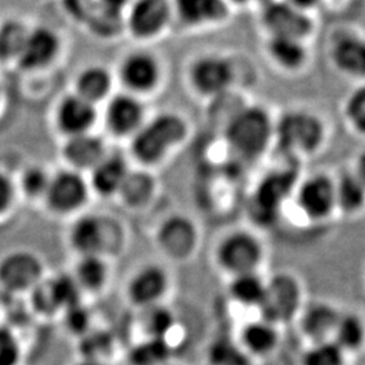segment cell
<instances>
[{
  "mask_svg": "<svg viewBox=\"0 0 365 365\" xmlns=\"http://www.w3.org/2000/svg\"><path fill=\"white\" fill-rule=\"evenodd\" d=\"M329 140L327 118L307 106H289L274 117V149L287 160L318 156Z\"/></svg>",
  "mask_w": 365,
  "mask_h": 365,
  "instance_id": "obj_1",
  "label": "cell"
},
{
  "mask_svg": "<svg viewBox=\"0 0 365 365\" xmlns=\"http://www.w3.org/2000/svg\"><path fill=\"white\" fill-rule=\"evenodd\" d=\"M274 117L262 103H242L223 123V141L237 158L253 163L274 149Z\"/></svg>",
  "mask_w": 365,
  "mask_h": 365,
  "instance_id": "obj_2",
  "label": "cell"
},
{
  "mask_svg": "<svg viewBox=\"0 0 365 365\" xmlns=\"http://www.w3.org/2000/svg\"><path fill=\"white\" fill-rule=\"evenodd\" d=\"M244 68L247 66L233 53H199L187 66V83L199 99L217 102L245 84L249 76L248 69Z\"/></svg>",
  "mask_w": 365,
  "mask_h": 365,
  "instance_id": "obj_3",
  "label": "cell"
},
{
  "mask_svg": "<svg viewBox=\"0 0 365 365\" xmlns=\"http://www.w3.org/2000/svg\"><path fill=\"white\" fill-rule=\"evenodd\" d=\"M190 122L176 111H163L133 135L131 153L143 167H155L187 143Z\"/></svg>",
  "mask_w": 365,
  "mask_h": 365,
  "instance_id": "obj_4",
  "label": "cell"
},
{
  "mask_svg": "<svg viewBox=\"0 0 365 365\" xmlns=\"http://www.w3.org/2000/svg\"><path fill=\"white\" fill-rule=\"evenodd\" d=\"M68 244L78 257H117L126 244V230L117 218L103 214H80L68 230Z\"/></svg>",
  "mask_w": 365,
  "mask_h": 365,
  "instance_id": "obj_5",
  "label": "cell"
},
{
  "mask_svg": "<svg viewBox=\"0 0 365 365\" xmlns=\"http://www.w3.org/2000/svg\"><path fill=\"white\" fill-rule=\"evenodd\" d=\"M327 58L330 68L354 84L365 81V33L357 27H339L329 34Z\"/></svg>",
  "mask_w": 365,
  "mask_h": 365,
  "instance_id": "obj_6",
  "label": "cell"
},
{
  "mask_svg": "<svg viewBox=\"0 0 365 365\" xmlns=\"http://www.w3.org/2000/svg\"><path fill=\"white\" fill-rule=\"evenodd\" d=\"M259 24L264 37L300 39L310 42L315 34V19L286 0H265Z\"/></svg>",
  "mask_w": 365,
  "mask_h": 365,
  "instance_id": "obj_7",
  "label": "cell"
},
{
  "mask_svg": "<svg viewBox=\"0 0 365 365\" xmlns=\"http://www.w3.org/2000/svg\"><path fill=\"white\" fill-rule=\"evenodd\" d=\"M45 276V262L34 250L13 249L0 256V289L9 295H29Z\"/></svg>",
  "mask_w": 365,
  "mask_h": 365,
  "instance_id": "obj_8",
  "label": "cell"
},
{
  "mask_svg": "<svg viewBox=\"0 0 365 365\" xmlns=\"http://www.w3.org/2000/svg\"><path fill=\"white\" fill-rule=\"evenodd\" d=\"M91 194L88 179L80 172L66 168L51 176L42 202L53 215L78 217L87 206Z\"/></svg>",
  "mask_w": 365,
  "mask_h": 365,
  "instance_id": "obj_9",
  "label": "cell"
},
{
  "mask_svg": "<svg viewBox=\"0 0 365 365\" xmlns=\"http://www.w3.org/2000/svg\"><path fill=\"white\" fill-rule=\"evenodd\" d=\"M262 256L264 249L259 238L245 230L225 235L215 250L218 265L232 276L257 272Z\"/></svg>",
  "mask_w": 365,
  "mask_h": 365,
  "instance_id": "obj_10",
  "label": "cell"
},
{
  "mask_svg": "<svg viewBox=\"0 0 365 365\" xmlns=\"http://www.w3.org/2000/svg\"><path fill=\"white\" fill-rule=\"evenodd\" d=\"M302 289L299 282L288 274H274L265 283V294L259 310L261 318L277 325L289 322L299 313Z\"/></svg>",
  "mask_w": 365,
  "mask_h": 365,
  "instance_id": "obj_11",
  "label": "cell"
},
{
  "mask_svg": "<svg viewBox=\"0 0 365 365\" xmlns=\"http://www.w3.org/2000/svg\"><path fill=\"white\" fill-rule=\"evenodd\" d=\"M295 203L312 221H324L336 211L334 178L327 172H314L295 185Z\"/></svg>",
  "mask_w": 365,
  "mask_h": 365,
  "instance_id": "obj_12",
  "label": "cell"
},
{
  "mask_svg": "<svg viewBox=\"0 0 365 365\" xmlns=\"http://www.w3.org/2000/svg\"><path fill=\"white\" fill-rule=\"evenodd\" d=\"M157 249L170 260H188L195 253L199 232L191 218L173 214L161 222L156 229Z\"/></svg>",
  "mask_w": 365,
  "mask_h": 365,
  "instance_id": "obj_13",
  "label": "cell"
},
{
  "mask_svg": "<svg viewBox=\"0 0 365 365\" xmlns=\"http://www.w3.org/2000/svg\"><path fill=\"white\" fill-rule=\"evenodd\" d=\"M173 19L190 30H209L226 25L233 15L227 0H170Z\"/></svg>",
  "mask_w": 365,
  "mask_h": 365,
  "instance_id": "obj_14",
  "label": "cell"
},
{
  "mask_svg": "<svg viewBox=\"0 0 365 365\" xmlns=\"http://www.w3.org/2000/svg\"><path fill=\"white\" fill-rule=\"evenodd\" d=\"M170 274L164 267L149 262L131 274L125 294L134 307L148 309L161 304L170 289Z\"/></svg>",
  "mask_w": 365,
  "mask_h": 365,
  "instance_id": "obj_15",
  "label": "cell"
},
{
  "mask_svg": "<svg viewBox=\"0 0 365 365\" xmlns=\"http://www.w3.org/2000/svg\"><path fill=\"white\" fill-rule=\"evenodd\" d=\"M264 56L279 73L299 76L310 66L312 46L300 39L264 37Z\"/></svg>",
  "mask_w": 365,
  "mask_h": 365,
  "instance_id": "obj_16",
  "label": "cell"
},
{
  "mask_svg": "<svg viewBox=\"0 0 365 365\" xmlns=\"http://www.w3.org/2000/svg\"><path fill=\"white\" fill-rule=\"evenodd\" d=\"M173 19L170 0H133L128 26L135 38L160 37Z\"/></svg>",
  "mask_w": 365,
  "mask_h": 365,
  "instance_id": "obj_17",
  "label": "cell"
},
{
  "mask_svg": "<svg viewBox=\"0 0 365 365\" xmlns=\"http://www.w3.org/2000/svg\"><path fill=\"white\" fill-rule=\"evenodd\" d=\"M119 78L130 93H135V96L150 93L156 91L163 80V66L152 53H131L120 63Z\"/></svg>",
  "mask_w": 365,
  "mask_h": 365,
  "instance_id": "obj_18",
  "label": "cell"
},
{
  "mask_svg": "<svg viewBox=\"0 0 365 365\" xmlns=\"http://www.w3.org/2000/svg\"><path fill=\"white\" fill-rule=\"evenodd\" d=\"M105 118L111 134L117 137L134 135L146 120L144 103L130 92L118 93L107 103Z\"/></svg>",
  "mask_w": 365,
  "mask_h": 365,
  "instance_id": "obj_19",
  "label": "cell"
},
{
  "mask_svg": "<svg viewBox=\"0 0 365 365\" xmlns=\"http://www.w3.org/2000/svg\"><path fill=\"white\" fill-rule=\"evenodd\" d=\"M96 118V106L81 99L76 93L63 98L54 113L57 129L68 138L91 133Z\"/></svg>",
  "mask_w": 365,
  "mask_h": 365,
  "instance_id": "obj_20",
  "label": "cell"
},
{
  "mask_svg": "<svg viewBox=\"0 0 365 365\" xmlns=\"http://www.w3.org/2000/svg\"><path fill=\"white\" fill-rule=\"evenodd\" d=\"M61 42L52 29L45 26L29 30L26 42L16 64L25 71H36L52 64L58 56Z\"/></svg>",
  "mask_w": 365,
  "mask_h": 365,
  "instance_id": "obj_21",
  "label": "cell"
},
{
  "mask_svg": "<svg viewBox=\"0 0 365 365\" xmlns=\"http://www.w3.org/2000/svg\"><path fill=\"white\" fill-rule=\"evenodd\" d=\"M107 155L105 143L92 133L69 137L63 148V156L69 170L91 172Z\"/></svg>",
  "mask_w": 365,
  "mask_h": 365,
  "instance_id": "obj_22",
  "label": "cell"
},
{
  "mask_svg": "<svg viewBox=\"0 0 365 365\" xmlns=\"http://www.w3.org/2000/svg\"><path fill=\"white\" fill-rule=\"evenodd\" d=\"M129 170L130 168L123 157L107 153L105 158L90 172L88 184L91 192L103 197H115Z\"/></svg>",
  "mask_w": 365,
  "mask_h": 365,
  "instance_id": "obj_23",
  "label": "cell"
},
{
  "mask_svg": "<svg viewBox=\"0 0 365 365\" xmlns=\"http://www.w3.org/2000/svg\"><path fill=\"white\" fill-rule=\"evenodd\" d=\"M339 314L329 303H313L300 314V330L313 344L329 341L333 337Z\"/></svg>",
  "mask_w": 365,
  "mask_h": 365,
  "instance_id": "obj_24",
  "label": "cell"
},
{
  "mask_svg": "<svg viewBox=\"0 0 365 365\" xmlns=\"http://www.w3.org/2000/svg\"><path fill=\"white\" fill-rule=\"evenodd\" d=\"M156 179L148 170H129L115 197L128 210H143L156 196Z\"/></svg>",
  "mask_w": 365,
  "mask_h": 365,
  "instance_id": "obj_25",
  "label": "cell"
},
{
  "mask_svg": "<svg viewBox=\"0 0 365 365\" xmlns=\"http://www.w3.org/2000/svg\"><path fill=\"white\" fill-rule=\"evenodd\" d=\"M110 261L98 256H83L71 272L83 295H96L105 291L110 282Z\"/></svg>",
  "mask_w": 365,
  "mask_h": 365,
  "instance_id": "obj_26",
  "label": "cell"
},
{
  "mask_svg": "<svg viewBox=\"0 0 365 365\" xmlns=\"http://www.w3.org/2000/svg\"><path fill=\"white\" fill-rule=\"evenodd\" d=\"M111 88L113 76L105 66H87L78 72L75 81V93L95 106L108 96Z\"/></svg>",
  "mask_w": 365,
  "mask_h": 365,
  "instance_id": "obj_27",
  "label": "cell"
},
{
  "mask_svg": "<svg viewBox=\"0 0 365 365\" xmlns=\"http://www.w3.org/2000/svg\"><path fill=\"white\" fill-rule=\"evenodd\" d=\"M336 209L346 215L361 212L365 207V187L351 168L344 170L334 178Z\"/></svg>",
  "mask_w": 365,
  "mask_h": 365,
  "instance_id": "obj_28",
  "label": "cell"
},
{
  "mask_svg": "<svg viewBox=\"0 0 365 365\" xmlns=\"http://www.w3.org/2000/svg\"><path fill=\"white\" fill-rule=\"evenodd\" d=\"M279 341L277 329L265 319L249 322L241 330V344L247 352L264 356L272 352Z\"/></svg>",
  "mask_w": 365,
  "mask_h": 365,
  "instance_id": "obj_29",
  "label": "cell"
},
{
  "mask_svg": "<svg viewBox=\"0 0 365 365\" xmlns=\"http://www.w3.org/2000/svg\"><path fill=\"white\" fill-rule=\"evenodd\" d=\"M339 114L348 131L365 140V81L354 84L341 102Z\"/></svg>",
  "mask_w": 365,
  "mask_h": 365,
  "instance_id": "obj_30",
  "label": "cell"
},
{
  "mask_svg": "<svg viewBox=\"0 0 365 365\" xmlns=\"http://www.w3.org/2000/svg\"><path fill=\"white\" fill-rule=\"evenodd\" d=\"M331 341L345 353L360 351L365 344L364 319L357 314H339Z\"/></svg>",
  "mask_w": 365,
  "mask_h": 365,
  "instance_id": "obj_31",
  "label": "cell"
},
{
  "mask_svg": "<svg viewBox=\"0 0 365 365\" xmlns=\"http://www.w3.org/2000/svg\"><path fill=\"white\" fill-rule=\"evenodd\" d=\"M265 280L257 272L232 276L229 284L230 298L245 307H260L265 294Z\"/></svg>",
  "mask_w": 365,
  "mask_h": 365,
  "instance_id": "obj_32",
  "label": "cell"
},
{
  "mask_svg": "<svg viewBox=\"0 0 365 365\" xmlns=\"http://www.w3.org/2000/svg\"><path fill=\"white\" fill-rule=\"evenodd\" d=\"M294 185H297V182L287 170L268 175L259 187L256 205L262 211L277 209L282 200L287 196L288 190L295 188Z\"/></svg>",
  "mask_w": 365,
  "mask_h": 365,
  "instance_id": "obj_33",
  "label": "cell"
},
{
  "mask_svg": "<svg viewBox=\"0 0 365 365\" xmlns=\"http://www.w3.org/2000/svg\"><path fill=\"white\" fill-rule=\"evenodd\" d=\"M29 29L16 19H9L0 25V61H18L26 42Z\"/></svg>",
  "mask_w": 365,
  "mask_h": 365,
  "instance_id": "obj_34",
  "label": "cell"
},
{
  "mask_svg": "<svg viewBox=\"0 0 365 365\" xmlns=\"http://www.w3.org/2000/svg\"><path fill=\"white\" fill-rule=\"evenodd\" d=\"M168 339H145L129 352L131 365H167L170 359Z\"/></svg>",
  "mask_w": 365,
  "mask_h": 365,
  "instance_id": "obj_35",
  "label": "cell"
},
{
  "mask_svg": "<svg viewBox=\"0 0 365 365\" xmlns=\"http://www.w3.org/2000/svg\"><path fill=\"white\" fill-rule=\"evenodd\" d=\"M143 318L145 339H168L167 336L175 327V315L163 303L145 309Z\"/></svg>",
  "mask_w": 365,
  "mask_h": 365,
  "instance_id": "obj_36",
  "label": "cell"
},
{
  "mask_svg": "<svg viewBox=\"0 0 365 365\" xmlns=\"http://www.w3.org/2000/svg\"><path fill=\"white\" fill-rule=\"evenodd\" d=\"M27 297L30 298L33 310L38 314L39 317L52 318L61 314V307L53 288L52 276L51 277L45 276L39 282L38 286L34 288Z\"/></svg>",
  "mask_w": 365,
  "mask_h": 365,
  "instance_id": "obj_37",
  "label": "cell"
},
{
  "mask_svg": "<svg viewBox=\"0 0 365 365\" xmlns=\"http://www.w3.org/2000/svg\"><path fill=\"white\" fill-rule=\"evenodd\" d=\"M113 351V339L105 331H87L80 337L81 360L108 363L107 356Z\"/></svg>",
  "mask_w": 365,
  "mask_h": 365,
  "instance_id": "obj_38",
  "label": "cell"
},
{
  "mask_svg": "<svg viewBox=\"0 0 365 365\" xmlns=\"http://www.w3.org/2000/svg\"><path fill=\"white\" fill-rule=\"evenodd\" d=\"M346 353L331 341L313 344L302 357V365H345Z\"/></svg>",
  "mask_w": 365,
  "mask_h": 365,
  "instance_id": "obj_39",
  "label": "cell"
},
{
  "mask_svg": "<svg viewBox=\"0 0 365 365\" xmlns=\"http://www.w3.org/2000/svg\"><path fill=\"white\" fill-rule=\"evenodd\" d=\"M51 173H48L43 168L38 165L29 167L24 170L21 179H19V190L27 199L31 200H43V196L46 194Z\"/></svg>",
  "mask_w": 365,
  "mask_h": 365,
  "instance_id": "obj_40",
  "label": "cell"
},
{
  "mask_svg": "<svg viewBox=\"0 0 365 365\" xmlns=\"http://www.w3.org/2000/svg\"><path fill=\"white\" fill-rule=\"evenodd\" d=\"M22 345L11 327H0V365H19Z\"/></svg>",
  "mask_w": 365,
  "mask_h": 365,
  "instance_id": "obj_41",
  "label": "cell"
},
{
  "mask_svg": "<svg viewBox=\"0 0 365 365\" xmlns=\"http://www.w3.org/2000/svg\"><path fill=\"white\" fill-rule=\"evenodd\" d=\"M83 303H78L76 306L66 310L63 315L66 319V325L69 331L78 336H84L87 331H90V314L83 307Z\"/></svg>",
  "mask_w": 365,
  "mask_h": 365,
  "instance_id": "obj_42",
  "label": "cell"
},
{
  "mask_svg": "<svg viewBox=\"0 0 365 365\" xmlns=\"http://www.w3.org/2000/svg\"><path fill=\"white\" fill-rule=\"evenodd\" d=\"M16 196V187L10 176L0 172V220L13 209Z\"/></svg>",
  "mask_w": 365,
  "mask_h": 365,
  "instance_id": "obj_43",
  "label": "cell"
},
{
  "mask_svg": "<svg viewBox=\"0 0 365 365\" xmlns=\"http://www.w3.org/2000/svg\"><path fill=\"white\" fill-rule=\"evenodd\" d=\"M130 1L131 0H99V4L102 7L103 13L117 18L118 15L125 10V7Z\"/></svg>",
  "mask_w": 365,
  "mask_h": 365,
  "instance_id": "obj_44",
  "label": "cell"
},
{
  "mask_svg": "<svg viewBox=\"0 0 365 365\" xmlns=\"http://www.w3.org/2000/svg\"><path fill=\"white\" fill-rule=\"evenodd\" d=\"M354 176L364 184L365 187V148L361 149L354 158H353L352 165L349 167Z\"/></svg>",
  "mask_w": 365,
  "mask_h": 365,
  "instance_id": "obj_45",
  "label": "cell"
},
{
  "mask_svg": "<svg viewBox=\"0 0 365 365\" xmlns=\"http://www.w3.org/2000/svg\"><path fill=\"white\" fill-rule=\"evenodd\" d=\"M286 1L292 4V6H295V7H298L300 10H303V11L312 13L321 0H286Z\"/></svg>",
  "mask_w": 365,
  "mask_h": 365,
  "instance_id": "obj_46",
  "label": "cell"
},
{
  "mask_svg": "<svg viewBox=\"0 0 365 365\" xmlns=\"http://www.w3.org/2000/svg\"><path fill=\"white\" fill-rule=\"evenodd\" d=\"M229 3H230V6L235 9V7H244V6H249V4H252L253 1H256V0H227Z\"/></svg>",
  "mask_w": 365,
  "mask_h": 365,
  "instance_id": "obj_47",
  "label": "cell"
},
{
  "mask_svg": "<svg viewBox=\"0 0 365 365\" xmlns=\"http://www.w3.org/2000/svg\"><path fill=\"white\" fill-rule=\"evenodd\" d=\"M76 365H110L108 363H102V361H92V360H80Z\"/></svg>",
  "mask_w": 365,
  "mask_h": 365,
  "instance_id": "obj_48",
  "label": "cell"
},
{
  "mask_svg": "<svg viewBox=\"0 0 365 365\" xmlns=\"http://www.w3.org/2000/svg\"><path fill=\"white\" fill-rule=\"evenodd\" d=\"M167 365H170V364H167Z\"/></svg>",
  "mask_w": 365,
  "mask_h": 365,
  "instance_id": "obj_49",
  "label": "cell"
}]
</instances>
